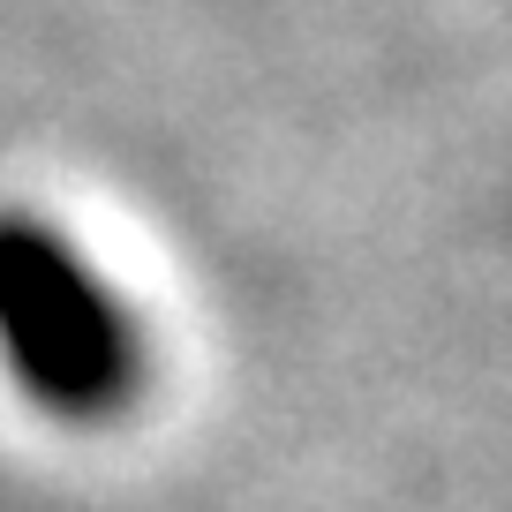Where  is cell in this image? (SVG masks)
Returning a JSON list of instances; mask_svg holds the SVG:
<instances>
[{"label": "cell", "mask_w": 512, "mask_h": 512, "mask_svg": "<svg viewBox=\"0 0 512 512\" xmlns=\"http://www.w3.org/2000/svg\"><path fill=\"white\" fill-rule=\"evenodd\" d=\"M0 354L61 415H106L144 377L128 309L53 226L23 211H0Z\"/></svg>", "instance_id": "1"}]
</instances>
